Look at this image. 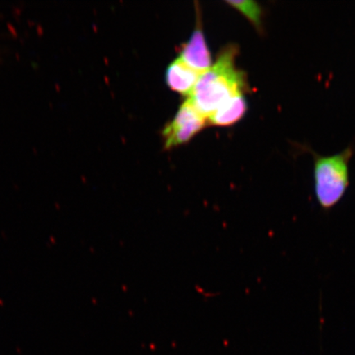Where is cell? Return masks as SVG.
<instances>
[{"label":"cell","instance_id":"cell-1","mask_svg":"<svg viewBox=\"0 0 355 355\" xmlns=\"http://www.w3.org/2000/svg\"><path fill=\"white\" fill-rule=\"evenodd\" d=\"M238 47L230 44L222 49L216 63L200 76L189 99L207 119L225 101L248 89L245 73L235 66Z\"/></svg>","mask_w":355,"mask_h":355},{"label":"cell","instance_id":"cell-2","mask_svg":"<svg viewBox=\"0 0 355 355\" xmlns=\"http://www.w3.org/2000/svg\"><path fill=\"white\" fill-rule=\"evenodd\" d=\"M352 148L338 154L322 157L314 154V191L318 205L331 211L344 198L349 185V164Z\"/></svg>","mask_w":355,"mask_h":355},{"label":"cell","instance_id":"cell-3","mask_svg":"<svg viewBox=\"0 0 355 355\" xmlns=\"http://www.w3.org/2000/svg\"><path fill=\"white\" fill-rule=\"evenodd\" d=\"M206 119L189 98L186 100L163 131L165 148L171 149L188 143L205 126Z\"/></svg>","mask_w":355,"mask_h":355},{"label":"cell","instance_id":"cell-4","mask_svg":"<svg viewBox=\"0 0 355 355\" xmlns=\"http://www.w3.org/2000/svg\"><path fill=\"white\" fill-rule=\"evenodd\" d=\"M197 19L196 28L189 41L182 48L180 59L186 64L200 73L207 72L212 66L211 55L207 47L205 37L202 28L200 12Z\"/></svg>","mask_w":355,"mask_h":355},{"label":"cell","instance_id":"cell-5","mask_svg":"<svg viewBox=\"0 0 355 355\" xmlns=\"http://www.w3.org/2000/svg\"><path fill=\"white\" fill-rule=\"evenodd\" d=\"M200 76L201 73L177 58L166 69V81L172 91L190 96Z\"/></svg>","mask_w":355,"mask_h":355},{"label":"cell","instance_id":"cell-6","mask_svg":"<svg viewBox=\"0 0 355 355\" xmlns=\"http://www.w3.org/2000/svg\"><path fill=\"white\" fill-rule=\"evenodd\" d=\"M248 105L244 94H238L225 101L214 113L207 118L212 125L229 126L237 123L244 116Z\"/></svg>","mask_w":355,"mask_h":355},{"label":"cell","instance_id":"cell-7","mask_svg":"<svg viewBox=\"0 0 355 355\" xmlns=\"http://www.w3.org/2000/svg\"><path fill=\"white\" fill-rule=\"evenodd\" d=\"M233 8L242 13L251 21L257 30L263 29V10L259 3L252 0H243V1H227L226 2Z\"/></svg>","mask_w":355,"mask_h":355}]
</instances>
